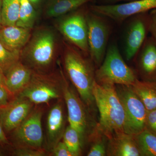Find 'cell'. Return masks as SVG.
<instances>
[{
	"label": "cell",
	"mask_w": 156,
	"mask_h": 156,
	"mask_svg": "<svg viewBox=\"0 0 156 156\" xmlns=\"http://www.w3.org/2000/svg\"><path fill=\"white\" fill-rule=\"evenodd\" d=\"M89 56L70 44L65 45L63 65L66 76L89 110L98 117L93 94L95 82V67Z\"/></svg>",
	"instance_id": "6da1fadb"
},
{
	"label": "cell",
	"mask_w": 156,
	"mask_h": 156,
	"mask_svg": "<svg viewBox=\"0 0 156 156\" xmlns=\"http://www.w3.org/2000/svg\"><path fill=\"white\" fill-rule=\"evenodd\" d=\"M93 94L99 114L98 130L108 138L125 132L126 115L115 85L95 82Z\"/></svg>",
	"instance_id": "7a4b0ae2"
},
{
	"label": "cell",
	"mask_w": 156,
	"mask_h": 156,
	"mask_svg": "<svg viewBox=\"0 0 156 156\" xmlns=\"http://www.w3.org/2000/svg\"><path fill=\"white\" fill-rule=\"evenodd\" d=\"M62 97L66 105L69 125L80 134L83 148L90 144L98 132V120L80 97L74 87L61 70Z\"/></svg>",
	"instance_id": "3957f363"
},
{
	"label": "cell",
	"mask_w": 156,
	"mask_h": 156,
	"mask_svg": "<svg viewBox=\"0 0 156 156\" xmlns=\"http://www.w3.org/2000/svg\"><path fill=\"white\" fill-rule=\"evenodd\" d=\"M137 79L135 69L126 63L117 45H110L102 63L95 71V82L98 84L132 86Z\"/></svg>",
	"instance_id": "277c9868"
},
{
	"label": "cell",
	"mask_w": 156,
	"mask_h": 156,
	"mask_svg": "<svg viewBox=\"0 0 156 156\" xmlns=\"http://www.w3.org/2000/svg\"><path fill=\"white\" fill-rule=\"evenodd\" d=\"M55 57V40L50 31L37 33L28 45L24 55L27 66L34 71L46 73L51 69Z\"/></svg>",
	"instance_id": "5b68a950"
},
{
	"label": "cell",
	"mask_w": 156,
	"mask_h": 156,
	"mask_svg": "<svg viewBox=\"0 0 156 156\" xmlns=\"http://www.w3.org/2000/svg\"><path fill=\"white\" fill-rule=\"evenodd\" d=\"M27 98L35 105L47 104L62 98V79L59 75L34 71L28 85L18 94Z\"/></svg>",
	"instance_id": "8992f818"
},
{
	"label": "cell",
	"mask_w": 156,
	"mask_h": 156,
	"mask_svg": "<svg viewBox=\"0 0 156 156\" xmlns=\"http://www.w3.org/2000/svg\"><path fill=\"white\" fill-rule=\"evenodd\" d=\"M115 88L126 115L125 133L136 135L145 129L147 110L131 86L115 85Z\"/></svg>",
	"instance_id": "52a82bcc"
},
{
	"label": "cell",
	"mask_w": 156,
	"mask_h": 156,
	"mask_svg": "<svg viewBox=\"0 0 156 156\" xmlns=\"http://www.w3.org/2000/svg\"><path fill=\"white\" fill-rule=\"evenodd\" d=\"M106 18L89 8L87 16L89 56L96 69L102 63L108 47L111 30Z\"/></svg>",
	"instance_id": "ba28073f"
},
{
	"label": "cell",
	"mask_w": 156,
	"mask_h": 156,
	"mask_svg": "<svg viewBox=\"0 0 156 156\" xmlns=\"http://www.w3.org/2000/svg\"><path fill=\"white\" fill-rule=\"evenodd\" d=\"M86 5L68 14L60 20L58 26L60 32L71 44L89 56L87 16L89 8Z\"/></svg>",
	"instance_id": "9c48e42d"
},
{
	"label": "cell",
	"mask_w": 156,
	"mask_h": 156,
	"mask_svg": "<svg viewBox=\"0 0 156 156\" xmlns=\"http://www.w3.org/2000/svg\"><path fill=\"white\" fill-rule=\"evenodd\" d=\"M43 110L41 108H34L25 119L11 132L12 140L17 148H43Z\"/></svg>",
	"instance_id": "30bf717a"
},
{
	"label": "cell",
	"mask_w": 156,
	"mask_h": 156,
	"mask_svg": "<svg viewBox=\"0 0 156 156\" xmlns=\"http://www.w3.org/2000/svg\"><path fill=\"white\" fill-rule=\"evenodd\" d=\"M89 8L95 13L121 23L136 14L156 9V0H134L111 5L97 4Z\"/></svg>",
	"instance_id": "8fae6325"
},
{
	"label": "cell",
	"mask_w": 156,
	"mask_h": 156,
	"mask_svg": "<svg viewBox=\"0 0 156 156\" xmlns=\"http://www.w3.org/2000/svg\"><path fill=\"white\" fill-rule=\"evenodd\" d=\"M125 30L124 52L128 61L134 59L149 33V12L130 17Z\"/></svg>",
	"instance_id": "7c38bea8"
},
{
	"label": "cell",
	"mask_w": 156,
	"mask_h": 156,
	"mask_svg": "<svg viewBox=\"0 0 156 156\" xmlns=\"http://www.w3.org/2000/svg\"><path fill=\"white\" fill-rule=\"evenodd\" d=\"M34 105L26 98L17 95L7 106L0 109V120L6 134L16 129L30 113Z\"/></svg>",
	"instance_id": "4fadbf2b"
},
{
	"label": "cell",
	"mask_w": 156,
	"mask_h": 156,
	"mask_svg": "<svg viewBox=\"0 0 156 156\" xmlns=\"http://www.w3.org/2000/svg\"><path fill=\"white\" fill-rule=\"evenodd\" d=\"M134 59L139 80L156 83V44L151 37H147Z\"/></svg>",
	"instance_id": "5bb4252c"
},
{
	"label": "cell",
	"mask_w": 156,
	"mask_h": 156,
	"mask_svg": "<svg viewBox=\"0 0 156 156\" xmlns=\"http://www.w3.org/2000/svg\"><path fill=\"white\" fill-rule=\"evenodd\" d=\"M64 102L63 98L58 99L49 111L47 116V144L48 149L51 151L61 141L66 128Z\"/></svg>",
	"instance_id": "9a60e30c"
},
{
	"label": "cell",
	"mask_w": 156,
	"mask_h": 156,
	"mask_svg": "<svg viewBox=\"0 0 156 156\" xmlns=\"http://www.w3.org/2000/svg\"><path fill=\"white\" fill-rule=\"evenodd\" d=\"M107 156H140L134 135L123 132L110 137Z\"/></svg>",
	"instance_id": "2e32d148"
},
{
	"label": "cell",
	"mask_w": 156,
	"mask_h": 156,
	"mask_svg": "<svg viewBox=\"0 0 156 156\" xmlns=\"http://www.w3.org/2000/svg\"><path fill=\"white\" fill-rule=\"evenodd\" d=\"M33 71L20 60L9 70L5 75L6 88L17 96L29 83Z\"/></svg>",
	"instance_id": "e0dca14e"
},
{
	"label": "cell",
	"mask_w": 156,
	"mask_h": 156,
	"mask_svg": "<svg viewBox=\"0 0 156 156\" xmlns=\"http://www.w3.org/2000/svg\"><path fill=\"white\" fill-rule=\"evenodd\" d=\"M30 36V29H29L16 25L5 26L0 28V42L11 51L20 52Z\"/></svg>",
	"instance_id": "ac0fdd59"
},
{
	"label": "cell",
	"mask_w": 156,
	"mask_h": 156,
	"mask_svg": "<svg viewBox=\"0 0 156 156\" xmlns=\"http://www.w3.org/2000/svg\"><path fill=\"white\" fill-rule=\"evenodd\" d=\"M147 111L156 109V83L137 79L131 86Z\"/></svg>",
	"instance_id": "d6986e66"
},
{
	"label": "cell",
	"mask_w": 156,
	"mask_h": 156,
	"mask_svg": "<svg viewBox=\"0 0 156 156\" xmlns=\"http://www.w3.org/2000/svg\"><path fill=\"white\" fill-rule=\"evenodd\" d=\"M95 0H50L46 13L49 17H56L67 14Z\"/></svg>",
	"instance_id": "ffe728a7"
},
{
	"label": "cell",
	"mask_w": 156,
	"mask_h": 156,
	"mask_svg": "<svg viewBox=\"0 0 156 156\" xmlns=\"http://www.w3.org/2000/svg\"><path fill=\"white\" fill-rule=\"evenodd\" d=\"M140 156H156V135L147 129L134 135Z\"/></svg>",
	"instance_id": "44dd1931"
},
{
	"label": "cell",
	"mask_w": 156,
	"mask_h": 156,
	"mask_svg": "<svg viewBox=\"0 0 156 156\" xmlns=\"http://www.w3.org/2000/svg\"><path fill=\"white\" fill-rule=\"evenodd\" d=\"M21 0H2L3 26L16 25L20 8Z\"/></svg>",
	"instance_id": "7402d4cb"
},
{
	"label": "cell",
	"mask_w": 156,
	"mask_h": 156,
	"mask_svg": "<svg viewBox=\"0 0 156 156\" xmlns=\"http://www.w3.org/2000/svg\"><path fill=\"white\" fill-rule=\"evenodd\" d=\"M33 4L28 0H21L19 17L16 26L29 29L33 27L37 13Z\"/></svg>",
	"instance_id": "603a6c76"
},
{
	"label": "cell",
	"mask_w": 156,
	"mask_h": 156,
	"mask_svg": "<svg viewBox=\"0 0 156 156\" xmlns=\"http://www.w3.org/2000/svg\"><path fill=\"white\" fill-rule=\"evenodd\" d=\"M62 140L73 156H79L83 154V148L80 134L76 130L69 125L66 128Z\"/></svg>",
	"instance_id": "cb8c5ba5"
},
{
	"label": "cell",
	"mask_w": 156,
	"mask_h": 156,
	"mask_svg": "<svg viewBox=\"0 0 156 156\" xmlns=\"http://www.w3.org/2000/svg\"><path fill=\"white\" fill-rule=\"evenodd\" d=\"M20 60V52L11 51L0 42V70L5 75Z\"/></svg>",
	"instance_id": "d4e9b609"
},
{
	"label": "cell",
	"mask_w": 156,
	"mask_h": 156,
	"mask_svg": "<svg viewBox=\"0 0 156 156\" xmlns=\"http://www.w3.org/2000/svg\"><path fill=\"white\" fill-rule=\"evenodd\" d=\"M108 138L98 131L90 142V149L87 153L88 156H107Z\"/></svg>",
	"instance_id": "484cf974"
},
{
	"label": "cell",
	"mask_w": 156,
	"mask_h": 156,
	"mask_svg": "<svg viewBox=\"0 0 156 156\" xmlns=\"http://www.w3.org/2000/svg\"><path fill=\"white\" fill-rule=\"evenodd\" d=\"M14 155L18 156H43L46 154L44 149H34L29 147L17 148L14 151Z\"/></svg>",
	"instance_id": "4316f807"
},
{
	"label": "cell",
	"mask_w": 156,
	"mask_h": 156,
	"mask_svg": "<svg viewBox=\"0 0 156 156\" xmlns=\"http://www.w3.org/2000/svg\"><path fill=\"white\" fill-rule=\"evenodd\" d=\"M15 97L6 87L0 85V109L7 106Z\"/></svg>",
	"instance_id": "83f0119b"
},
{
	"label": "cell",
	"mask_w": 156,
	"mask_h": 156,
	"mask_svg": "<svg viewBox=\"0 0 156 156\" xmlns=\"http://www.w3.org/2000/svg\"><path fill=\"white\" fill-rule=\"evenodd\" d=\"M145 129L156 135V109L147 111Z\"/></svg>",
	"instance_id": "f1b7e54d"
},
{
	"label": "cell",
	"mask_w": 156,
	"mask_h": 156,
	"mask_svg": "<svg viewBox=\"0 0 156 156\" xmlns=\"http://www.w3.org/2000/svg\"><path fill=\"white\" fill-rule=\"evenodd\" d=\"M51 151L53 156H73L63 141H60L57 143Z\"/></svg>",
	"instance_id": "f546056e"
},
{
	"label": "cell",
	"mask_w": 156,
	"mask_h": 156,
	"mask_svg": "<svg viewBox=\"0 0 156 156\" xmlns=\"http://www.w3.org/2000/svg\"><path fill=\"white\" fill-rule=\"evenodd\" d=\"M149 33L156 44V9L149 12Z\"/></svg>",
	"instance_id": "4dcf8cb0"
},
{
	"label": "cell",
	"mask_w": 156,
	"mask_h": 156,
	"mask_svg": "<svg viewBox=\"0 0 156 156\" xmlns=\"http://www.w3.org/2000/svg\"><path fill=\"white\" fill-rule=\"evenodd\" d=\"M9 140L6 134L3 129L0 120V145L2 146L9 145Z\"/></svg>",
	"instance_id": "1f68e13d"
},
{
	"label": "cell",
	"mask_w": 156,
	"mask_h": 156,
	"mask_svg": "<svg viewBox=\"0 0 156 156\" xmlns=\"http://www.w3.org/2000/svg\"><path fill=\"white\" fill-rule=\"evenodd\" d=\"M134 0H100L101 4L103 5H111L118 4L121 2H128Z\"/></svg>",
	"instance_id": "d6a6232c"
},
{
	"label": "cell",
	"mask_w": 156,
	"mask_h": 156,
	"mask_svg": "<svg viewBox=\"0 0 156 156\" xmlns=\"http://www.w3.org/2000/svg\"><path fill=\"white\" fill-rule=\"evenodd\" d=\"M0 85H2L6 87L5 77L1 70H0Z\"/></svg>",
	"instance_id": "836d02e7"
},
{
	"label": "cell",
	"mask_w": 156,
	"mask_h": 156,
	"mask_svg": "<svg viewBox=\"0 0 156 156\" xmlns=\"http://www.w3.org/2000/svg\"><path fill=\"white\" fill-rule=\"evenodd\" d=\"M2 26V0H0V28Z\"/></svg>",
	"instance_id": "e575fe53"
},
{
	"label": "cell",
	"mask_w": 156,
	"mask_h": 156,
	"mask_svg": "<svg viewBox=\"0 0 156 156\" xmlns=\"http://www.w3.org/2000/svg\"><path fill=\"white\" fill-rule=\"evenodd\" d=\"M28 1L34 6L38 5L39 3L41 2L42 0H28Z\"/></svg>",
	"instance_id": "d590c367"
},
{
	"label": "cell",
	"mask_w": 156,
	"mask_h": 156,
	"mask_svg": "<svg viewBox=\"0 0 156 156\" xmlns=\"http://www.w3.org/2000/svg\"><path fill=\"white\" fill-rule=\"evenodd\" d=\"M2 153H1V152L0 151V156H2Z\"/></svg>",
	"instance_id": "8d00e7d4"
}]
</instances>
